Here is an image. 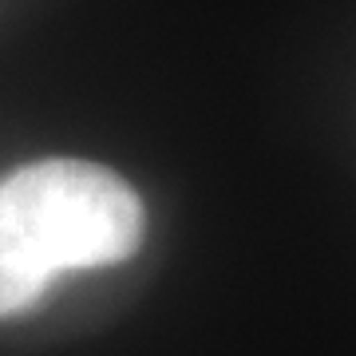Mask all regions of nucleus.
<instances>
[{
	"label": "nucleus",
	"mask_w": 356,
	"mask_h": 356,
	"mask_svg": "<svg viewBox=\"0 0 356 356\" xmlns=\"http://www.w3.org/2000/svg\"><path fill=\"white\" fill-rule=\"evenodd\" d=\"M143 202L83 159H44L0 178V321L24 313L60 273L127 261L143 242Z\"/></svg>",
	"instance_id": "f257e3e1"
}]
</instances>
